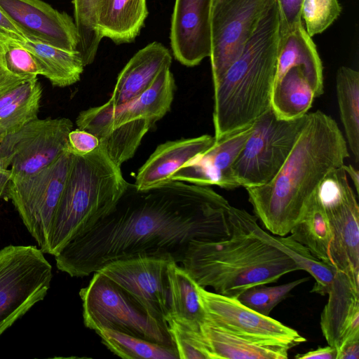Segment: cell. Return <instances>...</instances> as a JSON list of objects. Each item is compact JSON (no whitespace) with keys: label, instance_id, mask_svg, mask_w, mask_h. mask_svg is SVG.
Segmentation results:
<instances>
[{"label":"cell","instance_id":"obj_1","mask_svg":"<svg viewBox=\"0 0 359 359\" xmlns=\"http://www.w3.org/2000/svg\"><path fill=\"white\" fill-rule=\"evenodd\" d=\"M231 205L208 186L171 180L140 190L127 188L114 208L71 239L55 257L71 277H84L118 259L163 256L181 263L194 241L229 235Z\"/></svg>","mask_w":359,"mask_h":359},{"label":"cell","instance_id":"obj_2","mask_svg":"<svg viewBox=\"0 0 359 359\" xmlns=\"http://www.w3.org/2000/svg\"><path fill=\"white\" fill-rule=\"evenodd\" d=\"M337 123L320 110L306 121L285 161L268 183L245 188L255 216L272 234L284 236L299 222L325 176L349 157Z\"/></svg>","mask_w":359,"mask_h":359},{"label":"cell","instance_id":"obj_3","mask_svg":"<svg viewBox=\"0 0 359 359\" xmlns=\"http://www.w3.org/2000/svg\"><path fill=\"white\" fill-rule=\"evenodd\" d=\"M255 218L231 205L227 238L189 243L181 263L197 285L238 299L252 287L275 283L301 270L288 255L257 234Z\"/></svg>","mask_w":359,"mask_h":359},{"label":"cell","instance_id":"obj_4","mask_svg":"<svg viewBox=\"0 0 359 359\" xmlns=\"http://www.w3.org/2000/svg\"><path fill=\"white\" fill-rule=\"evenodd\" d=\"M279 39L280 15L275 0L240 55L213 84L215 140L252 125L271 107Z\"/></svg>","mask_w":359,"mask_h":359},{"label":"cell","instance_id":"obj_5","mask_svg":"<svg viewBox=\"0 0 359 359\" xmlns=\"http://www.w3.org/2000/svg\"><path fill=\"white\" fill-rule=\"evenodd\" d=\"M128 184L121 167L100 144L86 155H74L44 253L55 256L71 239L107 214Z\"/></svg>","mask_w":359,"mask_h":359},{"label":"cell","instance_id":"obj_6","mask_svg":"<svg viewBox=\"0 0 359 359\" xmlns=\"http://www.w3.org/2000/svg\"><path fill=\"white\" fill-rule=\"evenodd\" d=\"M79 296L87 328L95 332L109 329L175 348L167 323L150 316L100 272L94 273Z\"/></svg>","mask_w":359,"mask_h":359},{"label":"cell","instance_id":"obj_7","mask_svg":"<svg viewBox=\"0 0 359 359\" xmlns=\"http://www.w3.org/2000/svg\"><path fill=\"white\" fill-rule=\"evenodd\" d=\"M52 277V266L36 246L0 250V337L45 298Z\"/></svg>","mask_w":359,"mask_h":359},{"label":"cell","instance_id":"obj_8","mask_svg":"<svg viewBox=\"0 0 359 359\" xmlns=\"http://www.w3.org/2000/svg\"><path fill=\"white\" fill-rule=\"evenodd\" d=\"M306 116L281 119L271 107L252 123V133L233 165L240 187H259L273 178L291 151Z\"/></svg>","mask_w":359,"mask_h":359},{"label":"cell","instance_id":"obj_9","mask_svg":"<svg viewBox=\"0 0 359 359\" xmlns=\"http://www.w3.org/2000/svg\"><path fill=\"white\" fill-rule=\"evenodd\" d=\"M73 156L66 150L39 171L10 180L6 187L4 198L11 201L25 226L43 253Z\"/></svg>","mask_w":359,"mask_h":359},{"label":"cell","instance_id":"obj_10","mask_svg":"<svg viewBox=\"0 0 359 359\" xmlns=\"http://www.w3.org/2000/svg\"><path fill=\"white\" fill-rule=\"evenodd\" d=\"M316 194L332 229L331 264L359 281V207L342 166L325 176Z\"/></svg>","mask_w":359,"mask_h":359},{"label":"cell","instance_id":"obj_11","mask_svg":"<svg viewBox=\"0 0 359 359\" xmlns=\"http://www.w3.org/2000/svg\"><path fill=\"white\" fill-rule=\"evenodd\" d=\"M72 128L67 118H36L28 123L0 142V168L11 170V180L39 171L67 150Z\"/></svg>","mask_w":359,"mask_h":359},{"label":"cell","instance_id":"obj_12","mask_svg":"<svg viewBox=\"0 0 359 359\" xmlns=\"http://www.w3.org/2000/svg\"><path fill=\"white\" fill-rule=\"evenodd\" d=\"M205 320L254 343L290 349L306 341L297 330L261 314L237 298L210 292L197 285Z\"/></svg>","mask_w":359,"mask_h":359},{"label":"cell","instance_id":"obj_13","mask_svg":"<svg viewBox=\"0 0 359 359\" xmlns=\"http://www.w3.org/2000/svg\"><path fill=\"white\" fill-rule=\"evenodd\" d=\"M275 0H212L210 61L213 84L240 55Z\"/></svg>","mask_w":359,"mask_h":359},{"label":"cell","instance_id":"obj_14","mask_svg":"<svg viewBox=\"0 0 359 359\" xmlns=\"http://www.w3.org/2000/svg\"><path fill=\"white\" fill-rule=\"evenodd\" d=\"M172 261L168 257L141 255L111 262L97 271L125 291L150 316L167 323V269Z\"/></svg>","mask_w":359,"mask_h":359},{"label":"cell","instance_id":"obj_15","mask_svg":"<svg viewBox=\"0 0 359 359\" xmlns=\"http://www.w3.org/2000/svg\"><path fill=\"white\" fill-rule=\"evenodd\" d=\"M175 84L170 67L163 69L151 86L136 98L118 106L106 103L81 111L76 119L78 128L94 126H117L146 119L155 123L170 109Z\"/></svg>","mask_w":359,"mask_h":359},{"label":"cell","instance_id":"obj_16","mask_svg":"<svg viewBox=\"0 0 359 359\" xmlns=\"http://www.w3.org/2000/svg\"><path fill=\"white\" fill-rule=\"evenodd\" d=\"M0 6L27 39L77 50L76 26L67 13L41 0H0Z\"/></svg>","mask_w":359,"mask_h":359},{"label":"cell","instance_id":"obj_17","mask_svg":"<svg viewBox=\"0 0 359 359\" xmlns=\"http://www.w3.org/2000/svg\"><path fill=\"white\" fill-rule=\"evenodd\" d=\"M252 124L219 140L205 151L184 163L171 176L170 180L226 189L240 187L233 165L252 133Z\"/></svg>","mask_w":359,"mask_h":359},{"label":"cell","instance_id":"obj_18","mask_svg":"<svg viewBox=\"0 0 359 359\" xmlns=\"http://www.w3.org/2000/svg\"><path fill=\"white\" fill-rule=\"evenodd\" d=\"M212 0H175L170 28L175 58L187 67L210 57Z\"/></svg>","mask_w":359,"mask_h":359},{"label":"cell","instance_id":"obj_19","mask_svg":"<svg viewBox=\"0 0 359 359\" xmlns=\"http://www.w3.org/2000/svg\"><path fill=\"white\" fill-rule=\"evenodd\" d=\"M320 314V325L328 345L337 352L359 339V281L337 270Z\"/></svg>","mask_w":359,"mask_h":359},{"label":"cell","instance_id":"obj_20","mask_svg":"<svg viewBox=\"0 0 359 359\" xmlns=\"http://www.w3.org/2000/svg\"><path fill=\"white\" fill-rule=\"evenodd\" d=\"M210 135L168 141L159 144L139 169L135 186L143 190L164 184L184 163L205 151L215 142Z\"/></svg>","mask_w":359,"mask_h":359},{"label":"cell","instance_id":"obj_21","mask_svg":"<svg viewBox=\"0 0 359 359\" xmlns=\"http://www.w3.org/2000/svg\"><path fill=\"white\" fill-rule=\"evenodd\" d=\"M171 63L170 53L162 43L148 44L136 53L119 73L108 102L118 106L140 96Z\"/></svg>","mask_w":359,"mask_h":359},{"label":"cell","instance_id":"obj_22","mask_svg":"<svg viewBox=\"0 0 359 359\" xmlns=\"http://www.w3.org/2000/svg\"><path fill=\"white\" fill-rule=\"evenodd\" d=\"M294 67L302 69L316 97L321 95L323 93L322 62L316 46L302 23L280 36L275 81Z\"/></svg>","mask_w":359,"mask_h":359},{"label":"cell","instance_id":"obj_23","mask_svg":"<svg viewBox=\"0 0 359 359\" xmlns=\"http://www.w3.org/2000/svg\"><path fill=\"white\" fill-rule=\"evenodd\" d=\"M148 15L146 0H102L97 28L102 39L116 43L136 38Z\"/></svg>","mask_w":359,"mask_h":359},{"label":"cell","instance_id":"obj_24","mask_svg":"<svg viewBox=\"0 0 359 359\" xmlns=\"http://www.w3.org/2000/svg\"><path fill=\"white\" fill-rule=\"evenodd\" d=\"M167 277L168 316L191 328L200 329L205 316L197 284L184 269L174 261L168 266Z\"/></svg>","mask_w":359,"mask_h":359},{"label":"cell","instance_id":"obj_25","mask_svg":"<svg viewBox=\"0 0 359 359\" xmlns=\"http://www.w3.org/2000/svg\"><path fill=\"white\" fill-rule=\"evenodd\" d=\"M42 88L37 78L0 96V142L38 118Z\"/></svg>","mask_w":359,"mask_h":359},{"label":"cell","instance_id":"obj_26","mask_svg":"<svg viewBox=\"0 0 359 359\" xmlns=\"http://www.w3.org/2000/svg\"><path fill=\"white\" fill-rule=\"evenodd\" d=\"M201 332L214 359H287L289 349L264 346L227 332L206 321Z\"/></svg>","mask_w":359,"mask_h":359},{"label":"cell","instance_id":"obj_27","mask_svg":"<svg viewBox=\"0 0 359 359\" xmlns=\"http://www.w3.org/2000/svg\"><path fill=\"white\" fill-rule=\"evenodd\" d=\"M316 97L302 69L294 67L274 81L271 108L281 119H294L307 114Z\"/></svg>","mask_w":359,"mask_h":359},{"label":"cell","instance_id":"obj_28","mask_svg":"<svg viewBox=\"0 0 359 359\" xmlns=\"http://www.w3.org/2000/svg\"><path fill=\"white\" fill-rule=\"evenodd\" d=\"M41 64L43 76L53 86L67 87L78 82L83 72V62L78 50H67L39 41H19Z\"/></svg>","mask_w":359,"mask_h":359},{"label":"cell","instance_id":"obj_29","mask_svg":"<svg viewBox=\"0 0 359 359\" xmlns=\"http://www.w3.org/2000/svg\"><path fill=\"white\" fill-rule=\"evenodd\" d=\"M257 218L252 222V227L257 235L288 255L301 270L309 273L315 280L311 292L327 294L337 269L316 258L310 250L295 241L291 236H271L257 224Z\"/></svg>","mask_w":359,"mask_h":359},{"label":"cell","instance_id":"obj_30","mask_svg":"<svg viewBox=\"0 0 359 359\" xmlns=\"http://www.w3.org/2000/svg\"><path fill=\"white\" fill-rule=\"evenodd\" d=\"M290 233L295 241L306 247L316 258L332 265L329 258L332 229L327 215L316 192L300 219Z\"/></svg>","mask_w":359,"mask_h":359},{"label":"cell","instance_id":"obj_31","mask_svg":"<svg viewBox=\"0 0 359 359\" xmlns=\"http://www.w3.org/2000/svg\"><path fill=\"white\" fill-rule=\"evenodd\" d=\"M336 89L341 121L348 147L359 161V72L342 66L336 75Z\"/></svg>","mask_w":359,"mask_h":359},{"label":"cell","instance_id":"obj_32","mask_svg":"<svg viewBox=\"0 0 359 359\" xmlns=\"http://www.w3.org/2000/svg\"><path fill=\"white\" fill-rule=\"evenodd\" d=\"M96 333L114 354L124 359H179L174 348L109 329Z\"/></svg>","mask_w":359,"mask_h":359},{"label":"cell","instance_id":"obj_33","mask_svg":"<svg viewBox=\"0 0 359 359\" xmlns=\"http://www.w3.org/2000/svg\"><path fill=\"white\" fill-rule=\"evenodd\" d=\"M72 4L79 39L77 50L86 66L93 62L102 39L97 22L102 0H72Z\"/></svg>","mask_w":359,"mask_h":359},{"label":"cell","instance_id":"obj_34","mask_svg":"<svg viewBox=\"0 0 359 359\" xmlns=\"http://www.w3.org/2000/svg\"><path fill=\"white\" fill-rule=\"evenodd\" d=\"M179 359H214L200 329H194L171 316L166 319Z\"/></svg>","mask_w":359,"mask_h":359},{"label":"cell","instance_id":"obj_35","mask_svg":"<svg viewBox=\"0 0 359 359\" xmlns=\"http://www.w3.org/2000/svg\"><path fill=\"white\" fill-rule=\"evenodd\" d=\"M308 279L303 278L278 286H254L241 293L238 299L252 310L269 316L273 309L284 300L294 287Z\"/></svg>","mask_w":359,"mask_h":359},{"label":"cell","instance_id":"obj_36","mask_svg":"<svg viewBox=\"0 0 359 359\" xmlns=\"http://www.w3.org/2000/svg\"><path fill=\"white\" fill-rule=\"evenodd\" d=\"M1 53L7 68L15 75L27 81L43 76V69L36 57L18 41L6 38Z\"/></svg>","mask_w":359,"mask_h":359},{"label":"cell","instance_id":"obj_37","mask_svg":"<svg viewBox=\"0 0 359 359\" xmlns=\"http://www.w3.org/2000/svg\"><path fill=\"white\" fill-rule=\"evenodd\" d=\"M341 8L337 0H304L302 18L311 37L325 30L337 18Z\"/></svg>","mask_w":359,"mask_h":359},{"label":"cell","instance_id":"obj_38","mask_svg":"<svg viewBox=\"0 0 359 359\" xmlns=\"http://www.w3.org/2000/svg\"><path fill=\"white\" fill-rule=\"evenodd\" d=\"M303 1L304 0H276L280 15V36L302 23Z\"/></svg>","mask_w":359,"mask_h":359},{"label":"cell","instance_id":"obj_39","mask_svg":"<svg viewBox=\"0 0 359 359\" xmlns=\"http://www.w3.org/2000/svg\"><path fill=\"white\" fill-rule=\"evenodd\" d=\"M100 145L98 138L83 130H72L68 135L67 150L76 156L90 153Z\"/></svg>","mask_w":359,"mask_h":359},{"label":"cell","instance_id":"obj_40","mask_svg":"<svg viewBox=\"0 0 359 359\" xmlns=\"http://www.w3.org/2000/svg\"><path fill=\"white\" fill-rule=\"evenodd\" d=\"M2 44V43H1ZM28 81L13 74L6 67L0 47V96Z\"/></svg>","mask_w":359,"mask_h":359},{"label":"cell","instance_id":"obj_41","mask_svg":"<svg viewBox=\"0 0 359 359\" xmlns=\"http://www.w3.org/2000/svg\"><path fill=\"white\" fill-rule=\"evenodd\" d=\"M0 32L5 36L18 41L27 39L13 21L0 6Z\"/></svg>","mask_w":359,"mask_h":359},{"label":"cell","instance_id":"obj_42","mask_svg":"<svg viewBox=\"0 0 359 359\" xmlns=\"http://www.w3.org/2000/svg\"><path fill=\"white\" fill-rule=\"evenodd\" d=\"M337 351L332 346L318 347L305 353L297 354V359H337Z\"/></svg>","mask_w":359,"mask_h":359},{"label":"cell","instance_id":"obj_43","mask_svg":"<svg viewBox=\"0 0 359 359\" xmlns=\"http://www.w3.org/2000/svg\"><path fill=\"white\" fill-rule=\"evenodd\" d=\"M359 339L351 341L344 344L337 352V359H358Z\"/></svg>","mask_w":359,"mask_h":359},{"label":"cell","instance_id":"obj_44","mask_svg":"<svg viewBox=\"0 0 359 359\" xmlns=\"http://www.w3.org/2000/svg\"><path fill=\"white\" fill-rule=\"evenodd\" d=\"M11 180V170L0 168V198H4L6 187Z\"/></svg>","mask_w":359,"mask_h":359},{"label":"cell","instance_id":"obj_45","mask_svg":"<svg viewBox=\"0 0 359 359\" xmlns=\"http://www.w3.org/2000/svg\"><path fill=\"white\" fill-rule=\"evenodd\" d=\"M343 169L345 170L346 173L348 175L351 177V180L353 182L356 193H359V172L358 170H356L354 167H353L351 164L348 165H345L344 164L342 165Z\"/></svg>","mask_w":359,"mask_h":359},{"label":"cell","instance_id":"obj_46","mask_svg":"<svg viewBox=\"0 0 359 359\" xmlns=\"http://www.w3.org/2000/svg\"><path fill=\"white\" fill-rule=\"evenodd\" d=\"M7 37L5 36L4 34H2L1 32H0V47L1 46V43L4 42V41L6 39Z\"/></svg>","mask_w":359,"mask_h":359}]
</instances>
